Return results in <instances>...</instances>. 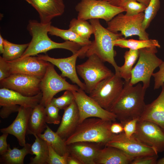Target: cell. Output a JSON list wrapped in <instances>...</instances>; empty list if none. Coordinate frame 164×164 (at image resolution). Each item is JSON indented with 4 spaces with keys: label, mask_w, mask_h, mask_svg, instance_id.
Masks as SVG:
<instances>
[{
    "label": "cell",
    "mask_w": 164,
    "mask_h": 164,
    "mask_svg": "<svg viewBox=\"0 0 164 164\" xmlns=\"http://www.w3.org/2000/svg\"><path fill=\"white\" fill-rule=\"evenodd\" d=\"M129 81L124 80L122 91L110 111L122 124L133 119H139L145 105L146 89L140 83L134 87Z\"/></svg>",
    "instance_id": "6da1fadb"
},
{
    "label": "cell",
    "mask_w": 164,
    "mask_h": 164,
    "mask_svg": "<svg viewBox=\"0 0 164 164\" xmlns=\"http://www.w3.org/2000/svg\"><path fill=\"white\" fill-rule=\"evenodd\" d=\"M51 26V22L44 24L36 20L29 21L27 29L32 38L28 47L20 58L45 53L55 49H66L70 51L73 54L76 53L80 49L81 46L73 42L66 41L58 43L52 40L48 35Z\"/></svg>",
    "instance_id": "7a4b0ae2"
},
{
    "label": "cell",
    "mask_w": 164,
    "mask_h": 164,
    "mask_svg": "<svg viewBox=\"0 0 164 164\" xmlns=\"http://www.w3.org/2000/svg\"><path fill=\"white\" fill-rule=\"evenodd\" d=\"M112 121L92 117L80 123L74 132L65 140L67 145L78 142L95 143L105 145L113 135L110 129Z\"/></svg>",
    "instance_id": "3957f363"
},
{
    "label": "cell",
    "mask_w": 164,
    "mask_h": 164,
    "mask_svg": "<svg viewBox=\"0 0 164 164\" xmlns=\"http://www.w3.org/2000/svg\"><path fill=\"white\" fill-rule=\"evenodd\" d=\"M94 30V40L90 46L86 54V56L94 54L103 62H107L114 67L117 73L119 66L114 60L116 52L114 49V41L122 38L120 33H114L108 29L101 24L99 19L89 20Z\"/></svg>",
    "instance_id": "277c9868"
},
{
    "label": "cell",
    "mask_w": 164,
    "mask_h": 164,
    "mask_svg": "<svg viewBox=\"0 0 164 164\" xmlns=\"http://www.w3.org/2000/svg\"><path fill=\"white\" fill-rule=\"evenodd\" d=\"M157 48L152 47L139 50L138 60L132 70L130 84L133 86L142 82L145 88L146 89L149 87L154 71L162 61L156 55L158 52Z\"/></svg>",
    "instance_id": "5b68a950"
},
{
    "label": "cell",
    "mask_w": 164,
    "mask_h": 164,
    "mask_svg": "<svg viewBox=\"0 0 164 164\" xmlns=\"http://www.w3.org/2000/svg\"><path fill=\"white\" fill-rule=\"evenodd\" d=\"M124 81L116 73L104 79L89 94V96L104 109L110 111L120 95Z\"/></svg>",
    "instance_id": "8992f818"
},
{
    "label": "cell",
    "mask_w": 164,
    "mask_h": 164,
    "mask_svg": "<svg viewBox=\"0 0 164 164\" xmlns=\"http://www.w3.org/2000/svg\"><path fill=\"white\" fill-rule=\"evenodd\" d=\"M87 57L85 62L76 66V70L84 81V91L89 94L99 82L114 73L96 55L93 54Z\"/></svg>",
    "instance_id": "52a82bcc"
},
{
    "label": "cell",
    "mask_w": 164,
    "mask_h": 164,
    "mask_svg": "<svg viewBox=\"0 0 164 164\" xmlns=\"http://www.w3.org/2000/svg\"><path fill=\"white\" fill-rule=\"evenodd\" d=\"M75 9L78 12V19H102L107 22L118 14L125 12L124 9L102 0H81Z\"/></svg>",
    "instance_id": "ba28073f"
},
{
    "label": "cell",
    "mask_w": 164,
    "mask_h": 164,
    "mask_svg": "<svg viewBox=\"0 0 164 164\" xmlns=\"http://www.w3.org/2000/svg\"><path fill=\"white\" fill-rule=\"evenodd\" d=\"M144 18L143 12L131 16L120 13L107 22L106 28L114 33L120 32L125 39L137 36L139 39H148L149 34L142 27Z\"/></svg>",
    "instance_id": "9c48e42d"
},
{
    "label": "cell",
    "mask_w": 164,
    "mask_h": 164,
    "mask_svg": "<svg viewBox=\"0 0 164 164\" xmlns=\"http://www.w3.org/2000/svg\"><path fill=\"white\" fill-rule=\"evenodd\" d=\"M40 87L42 97L40 104L46 107L57 93L65 90L77 91L80 88L71 84L56 72L54 65L50 63L46 73L41 79Z\"/></svg>",
    "instance_id": "30bf717a"
},
{
    "label": "cell",
    "mask_w": 164,
    "mask_h": 164,
    "mask_svg": "<svg viewBox=\"0 0 164 164\" xmlns=\"http://www.w3.org/2000/svg\"><path fill=\"white\" fill-rule=\"evenodd\" d=\"M77 106L80 116V123L86 118L95 117L116 121V115L112 112L101 107L99 104L80 88L77 91H72Z\"/></svg>",
    "instance_id": "8fae6325"
},
{
    "label": "cell",
    "mask_w": 164,
    "mask_h": 164,
    "mask_svg": "<svg viewBox=\"0 0 164 164\" xmlns=\"http://www.w3.org/2000/svg\"><path fill=\"white\" fill-rule=\"evenodd\" d=\"M90 45L82 47L77 53L66 58H55L46 54L37 55V56L39 58L56 66L61 71L60 75L62 77L68 78L72 83L76 84L80 88L85 91V84L80 80L77 74L76 62L78 57L83 58L86 56V52Z\"/></svg>",
    "instance_id": "7c38bea8"
},
{
    "label": "cell",
    "mask_w": 164,
    "mask_h": 164,
    "mask_svg": "<svg viewBox=\"0 0 164 164\" xmlns=\"http://www.w3.org/2000/svg\"><path fill=\"white\" fill-rule=\"evenodd\" d=\"M105 146L116 147L134 158L156 155L158 153L154 148L141 142L133 135L130 138L127 137L124 132L114 135Z\"/></svg>",
    "instance_id": "4fadbf2b"
},
{
    "label": "cell",
    "mask_w": 164,
    "mask_h": 164,
    "mask_svg": "<svg viewBox=\"0 0 164 164\" xmlns=\"http://www.w3.org/2000/svg\"><path fill=\"white\" fill-rule=\"evenodd\" d=\"M133 136L142 143L154 148L158 152L164 151V130L155 123L138 120Z\"/></svg>",
    "instance_id": "5bb4252c"
},
{
    "label": "cell",
    "mask_w": 164,
    "mask_h": 164,
    "mask_svg": "<svg viewBox=\"0 0 164 164\" xmlns=\"http://www.w3.org/2000/svg\"><path fill=\"white\" fill-rule=\"evenodd\" d=\"M41 79L20 74H11L0 81L1 88H5L16 91L26 96H35L41 92Z\"/></svg>",
    "instance_id": "9a60e30c"
},
{
    "label": "cell",
    "mask_w": 164,
    "mask_h": 164,
    "mask_svg": "<svg viewBox=\"0 0 164 164\" xmlns=\"http://www.w3.org/2000/svg\"><path fill=\"white\" fill-rule=\"evenodd\" d=\"M11 74H20L42 79L50 62L37 56H28L7 61Z\"/></svg>",
    "instance_id": "2e32d148"
},
{
    "label": "cell",
    "mask_w": 164,
    "mask_h": 164,
    "mask_svg": "<svg viewBox=\"0 0 164 164\" xmlns=\"http://www.w3.org/2000/svg\"><path fill=\"white\" fill-rule=\"evenodd\" d=\"M33 108L20 106L17 116L12 123L8 127L0 129L1 132L12 135L17 139L19 145L24 146L26 144L30 116Z\"/></svg>",
    "instance_id": "e0dca14e"
},
{
    "label": "cell",
    "mask_w": 164,
    "mask_h": 164,
    "mask_svg": "<svg viewBox=\"0 0 164 164\" xmlns=\"http://www.w3.org/2000/svg\"><path fill=\"white\" fill-rule=\"evenodd\" d=\"M31 5L38 12L40 22L44 24L51 22L54 17L64 13L63 2L58 0H24Z\"/></svg>",
    "instance_id": "ac0fdd59"
},
{
    "label": "cell",
    "mask_w": 164,
    "mask_h": 164,
    "mask_svg": "<svg viewBox=\"0 0 164 164\" xmlns=\"http://www.w3.org/2000/svg\"><path fill=\"white\" fill-rule=\"evenodd\" d=\"M69 155L77 158L81 164H95L101 146L95 143L78 142L67 145Z\"/></svg>",
    "instance_id": "d6986e66"
},
{
    "label": "cell",
    "mask_w": 164,
    "mask_h": 164,
    "mask_svg": "<svg viewBox=\"0 0 164 164\" xmlns=\"http://www.w3.org/2000/svg\"><path fill=\"white\" fill-rule=\"evenodd\" d=\"M42 97L41 91L35 96L28 97L12 90L1 88L0 106L18 105L33 108L40 103Z\"/></svg>",
    "instance_id": "ffe728a7"
},
{
    "label": "cell",
    "mask_w": 164,
    "mask_h": 164,
    "mask_svg": "<svg viewBox=\"0 0 164 164\" xmlns=\"http://www.w3.org/2000/svg\"><path fill=\"white\" fill-rule=\"evenodd\" d=\"M80 123V116L74 101L64 110V113L56 133L65 140L74 131Z\"/></svg>",
    "instance_id": "44dd1931"
},
{
    "label": "cell",
    "mask_w": 164,
    "mask_h": 164,
    "mask_svg": "<svg viewBox=\"0 0 164 164\" xmlns=\"http://www.w3.org/2000/svg\"><path fill=\"white\" fill-rule=\"evenodd\" d=\"M161 92L157 98L151 103L145 104L139 120L153 122L164 130V83Z\"/></svg>",
    "instance_id": "7402d4cb"
},
{
    "label": "cell",
    "mask_w": 164,
    "mask_h": 164,
    "mask_svg": "<svg viewBox=\"0 0 164 164\" xmlns=\"http://www.w3.org/2000/svg\"><path fill=\"white\" fill-rule=\"evenodd\" d=\"M134 158L116 147L105 146L101 148L95 164H131Z\"/></svg>",
    "instance_id": "603a6c76"
},
{
    "label": "cell",
    "mask_w": 164,
    "mask_h": 164,
    "mask_svg": "<svg viewBox=\"0 0 164 164\" xmlns=\"http://www.w3.org/2000/svg\"><path fill=\"white\" fill-rule=\"evenodd\" d=\"M45 108L39 103L33 108L29 119L27 133L38 135L46 128Z\"/></svg>",
    "instance_id": "cb8c5ba5"
},
{
    "label": "cell",
    "mask_w": 164,
    "mask_h": 164,
    "mask_svg": "<svg viewBox=\"0 0 164 164\" xmlns=\"http://www.w3.org/2000/svg\"><path fill=\"white\" fill-rule=\"evenodd\" d=\"M31 145L26 143L23 148L11 149L10 145L8 151L1 155L0 163L4 164H23L25 157L28 154L32 155Z\"/></svg>",
    "instance_id": "d4e9b609"
},
{
    "label": "cell",
    "mask_w": 164,
    "mask_h": 164,
    "mask_svg": "<svg viewBox=\"0 0 164 164\" xmlns=\"http://www.w3.org/2000/svg\"><path fill=\"white\" fill-rule=\"evenodd\" d=\"M37 135L49 144L60 155H64L68 153L67 145L65 142V140L56 132L53 131L47 125L44 133Z\"/></svg>",
    "instance_id": "484cf974"
},
{
    "label": "cell",
    "mask_w": 164,
    "mask_h": 164,
    "mask_svg": "<svg viewBox=\"0 0 164 164\" xmlns=\"http://www.w3.org/2000/svg\"><path fill=\"white\" fill-rule=\"evenodd\" d=\"M35 139L31 145V149L34 157L30 159V164H46L49 155L47 143L37 135H34Z\"/></svg>",
    "instance_id": "4316f807"
},
{
    "label": "cell",
    "mask_w": 164,
    "mask_h": 164,
    "mask_svg": "<svg viewBox=\"0 0 164 164\" xmlns=\"http://www.w3.org/2000/svg\"><path fill=\"white\" fill-rule=\"evenodd\" d=\"M114 44V46L133 50H139L152 47H160V45L158 40L152 39L137 40L132 39H127L122 37L115 40Z\"/></svg>",
    "instance_id": "83f0119b"
},
{
    "label": "cell",
    "mask_w": 164,
    "mask_h": 164,
    "mask_svg": "<svg viewBox=\"0 0 164 164\" xmlns=\"http://www.w3.org/2000/svg\"><path fill=\"white\" fill-rule=\"evenodd\" d=\"M139 56V50L129 49L125 53L124 64L121 67L119 66L118 72L116 73L124 79L125 81L130 80L133 66L138 58Z\"/></svg>",
    "instance_id": "f1b7e54d"
},
{
    "label": "cell",
    "mask_w": 164,
    "mask_h": 164,
    "mask_svg": "<svg viewBox=\"0 0 164 164\" xmlns=\"http://www.w3.org/2000/svg\"><path fill=\"white\" fill-rule=\"evenodd\" d=\"M48 34L52 36L59 37L66 41L73 42L81 47L90 45L92 41L83 38L70 30L63 29L51 25Z\"/></svg>",
    "instance_id": "f546056e"
},
{
    "label": "cell",
    "mask_w": 164,
    "mask_h": 164,
    "mask_svg": "<svg viewBox=\"0 0 164 164\" xmlns=\"http://www.w3.org/2000/svg\"><path fill=\"white\" fill-rule=\"evenodd\" d=\"M29 43L24 44H16L10 42L4 39V50L2 56L7 61H12L22 56Z\"/></svg>",
    "instance_id": "4dcf8cb0"
},
{
    "label": "cell",
    "mask_w": 164,
    "mask_h": 164,
    "mask_svg": "<svg viewBox=\"0 0 164 164\" xmlns=\"http://www.w3.org/2000/svg\"><path fill=\"white\" fill-rule=\"evenodd\" d=\"M109 2L113 5L124 9L126 12L125 14L128 16L142 12L147 7L136 0H112Z\"/></svg>",
    "instance_id": "1f68e13d"
},
{
    "label": "cell",
    "mask_w": 164,
    "mask_h": 164,
    "mask_svg": "<svg viewBox=\"0 0 164 164\" xmlns=\"http://www.w3.org/2000/svg\"><path fill=\"white\" fill-rule=\"evenodd\" d=\"M69 29L71 30L81 37L89 39L93 34L92 26L86 20L77 18H73L70 21Z\"/></svg>",
    "instance_id": "d6a6232c"
},
{
    "label": "cell",
    "mask_w": 164,
    "mask_h": 164,
    "mask_svg": "<svg viewBox=\"0 0 164 164\" xmlns=\"http://www.w3.org/2000/svg\"><path fill=\"white\" fill-rule=\"evenodd\" d=\"M160 6V0H150L144 11V18L142 27L145 30L148 28L156 16Z\"/></svg>",
    "instance_id": "836d02e7"
},
{
    "label": "cell",
    "mask_w": 164,
    "mask_h": 164,
    "mask_svg": "<svg viewBox=\"0 0 164 164\" xmlns=\"http://www.w3.org/2000/svg\"><path fill=\"white\" fill-rule=\"evenodd\" d=\"M74 101V96L72 91L66 90L61 96L57 98L53 97L50 103L60 109L64 110Z\"/></svg>",
    "instance_id": "e575fe53"
},
{
    "label": "cell",
    "mask_w": 164,
    "mask_h": 164,
    "mask_svg": "<svg viewBox=\"0 0 164 164\" xmlns=\"http://www.w3.org/2000/svg\"><path fill=\"white\" fill-rule=\"evenodd\" d=\"M45 108L46 123L55 125L60 123L61 118L59 114L60 109L50 103Z\"/></svg>",
    "instance_id": "d590c367"
},
{
    "label": "cell",
    "mask_w": 164,
    "mask_h": 164,
    "mask_svg": "<svg viewBox=\"0 0 164 164\" xmlns=\"http://www.w3.org/2000/svg\"><path fill=\"white\" fill-rule=\"evenodd\" d=\"M48 147L49 155L47 164H67V159L69 155L68 153L61 155L56 152L50 145L47 143Z\"/></svg>",
    "instance_id": "8d00e7d4"
},
{
    "label": "cell",
    "mask_w": 164,
    "mask_h": 164,
    "mask_svg": "<svg viewBox=\"0 0 164 164\" xmlns=\"http://www.w3.org/2000/svg\"><path fill=\"white\" fill-rule=\"evenodd\" d=\"M138 118L132 119L125 122L123 124L124 133L128 138L132 137L135 133Z\"/></svg>",
    "instance_id": "74e56055"
},
{
    "label": "cell",
    "mask_w": 164,
    "mask_h": 164,
    "mask_svg": "<svg viewBox=\"0 0 164 164\" xmlns=\"http://www.w3.org/2000/svg\"><path fill=\"white\" fill-rule=\"evenodd\" d=\"M159 67V70L152 74L154 78V89L159 88L164 83V61L162 62Z\"/></svg>",
    "instance_id": "f35d334b"
},
{
    "label": "cell",
    "mask_w": 164,
    "mask_h": 164,
    "mask_svg": "<svg viewBox=\"0 0 164 164\" xmlns=\"http://www.w3.org/2000/svg\"><path fill=\"white\" fill-rule=\"evenodd\" d=\"M158 155L145 156L136 157L132 160L131 164H156Z\"/></svg>",
    "instance_id": "ab89813d"
},
{
    "label": "cell",
    "mask_w": 164,
    "mask_h": 164,
    "mask_svg": "<svg viewBox=\"0 0 164 164\" xmlns=\"http://www.w3.org/2000/svg\"><path fill=\"white\" fill-rule=\"evenodd\" d=\"M0 111L1 118L4 119L8 118L12 113L18 111L20 106L16 105H5L2 106Z\"/></svg>",
    "instance_id": "60d3db41"
},
{
    "label": "cell",
    "mask_w": 164,
    "mask_h": 164,
    "mask_svg": "<svg viewBox=\"0 0 164 164\" xmlns=\"http://www.w3.org/2000/svg\"><path fill=\"white\" fill-rule=\"evenodd\" d=\"M11 75L7 61L0 56V81L8 77Z\"/></svg>",
    "instance_id": "b9f144b4"
},
{
    "label": "cell",
    "mask_w": 164,
    "mask_h": 164,
    "mask_svg": "<svg viewBox=\"0 0 164 164\" xmlns=\"http://www.w3.org/2000/svg\"><path fill=\"white\" fill-rule=\"evenodd\" d=\"M8 133H3L0 136V155H2L6 152L9 149V144H7V138Z\"/></svg>",
    "instance_id": "7bdbcfd3"
},
{
    "label": "cell",
    "mask_w": 164,
    "mask_h": 164,
    "mask_svg": "<svg viewBox=\"0 0 164 164\" xmlns=\"http://www.w3.org/2000/svg\"><path fill=\"white\" fill-rule=\"evenodd\" d=\"M116 121L112 122L111 124L110 128L111 132L114 134H118L123 132V124L121 122L118 123Z\"/></svg>",
    "instance_id": "ee69618b"
},
{
    "label": "cell",
    "mask_w": 164,
    "mask_h": 164,
    "mask_svg": "<svg viewBox=\"0 0 164 164\" xmlns=\"http://www.w3.org/2000/svg\"><path fill=\"white\" fill-rule=\"evenodd\" d=\"M67 164H81L75 157L69 155L67 159Z\"/></svg>",
    "instance_id": "f6af8a7d"
},
{
    "label": "cell",
    "mask_w": 164,
    "mask_h": 164,
    "mask_svg": "<svg viewBox=\"0 0 164 164\" xmlns=\"http://www.w3.org/2000/svg\"><path fill=\"white\" fill-rule=\"evenodd\" d=\"M4 39L1 35H0V53L2 54L4 50Z\"/></svg>",
    "instance_id": "bcb514c9"
},
{
    "label": "cell",
    "mask_w": 164,
    "mask_h": 164,
    "mask_svg": "<svg viewBox=\"0 0 164 164\" xmlns=\"http://www.w3.org/2000/svg\"><path fill=\"white\" fill-rule=\"evenodd\" d=\"M138 2L143 4L147 6L148 5L150 0H136Z\"/></svg>",
    "instance_id": "7dc6e473"
},
{
    "label": "cell",
    "mask_w": 164,
    "mask_h": 164,
    "mask_svg": "<svg viewBox=\"0 0 164 164\" xmlns=\"http://www.w3.org/2000/svg\"><path fill=\"white\" fill-rule=\"evenodd\" d=\"M157 164H164V157L157 160Z\"/></svg>",
    "instance_id": "c3c4849f"
},
{
    "label": "cell",
    "mask_w": 164,
    "mask_h": 164,
    "mask_svg": "<svg viewBox=\"0 0 164 164\" xmlns=\"http://www.w3.org/2000/svg\"><path fill=\"white\" fill-rule=\"evenodd\" d=\"M102 0L105 1H107V2H110V1H111L112 0Z\"/></svg>",
    "instance_id": "681fc988"
},
{
    "label": "cell",
    "mask_w": 164,
    "mask_h": 164,
    "mask_svg": "<svg viewBox=\"0 0 164 164\" xmlns=\"http://www.w3.org/2000/svg\"><path fill=\"white\" fill-rule=\"evenodd\" d=\"M58 0L61 2H63V0Z\"/></svg>",
    "instance_id": "f907efd6"
}]
</instances>
